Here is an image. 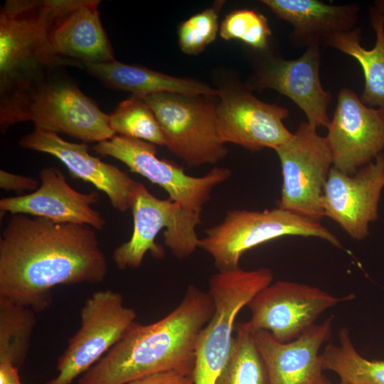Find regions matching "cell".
Here are the masks:
<instances>
[{
    "instance_id": "6da1fadb",
    "label": "cell",
    "mask_w": 384,
    "mask_h": 384,
    "mask_svg": "<svg viewBox=\"0 0 384 384\" xmlns=\"http://www.w3.org/2000/svg\"><path fill=\"white\" fill-rule=\"evenodd\" d=\"M107 261L95 229L11 215L0 237V297L41 311L58 285L99 284Z\"/></svg>"
},
{
    "instance_id": "7a4b0ae2",
    "label": "cell",
    "mask_w": 384,
    "mask_h": 384,
    "mask_svg": "<svg viewBox=\"0 0 384 384\" xmlns=\"http://www.w3.org/2000/svg\"><path fill=\"white\" fill-rule=\"evenodd\" d=\"M213 311L210 294L189 285L178 305L164 318L146 325L134 321L78 384H126L169 370L192 375L198 338Z\"/></svg>"
},
{
    "instance_id": "3957f363",
    "label": "cell",
    "mask_w": 384,
    "mask_h": 384,
    "mask_svg": "<svg viewBox=\"0 0 384 384\" xmlns=\"http://www.w3.org/2000/svg\"><path fill=\"white\" fill-rule=\"evenodd\" d=\"M63 133L85 142H101L116 135L105 114L84 94L63 66L50 68L0 95V129L18 122Z\"/></svg>"
},
{
    "instance_id": "277c9868",
    "label": "cell",
    "mask_w": 384,
    "mask_h": 384,
    "mask_svg": "<svg viewBox=\"0 0 384 384\" xmlns=\"http://www.w3.org/2000/svg\"><path fill=\"white\" fill-rule=\"evenodd\" d=\"M65 0H7L0 11V95L55 66L50 33Z\"/></svg>"
},
{
    "instance_id": "5b68a950",
    "label": "cell",
    "mask_w": 384,
    "mask_h": 384,
    "mask_svg": "<svg viewBox=\"0 0 384 384\" xmlns=\"http://www.w3.org/2000/svg\"><path fill=\"white\" fill-rule=\"evenodd\" d=\"M291 235L317 238L342 247L336 236L320 223L278 207L263 211L228 210L220 223L205 230L198 247L211 256L218 271H226L240 267V260L247 250Z\"/></svg>"
},
{
    "instance_id": "8992f818",
    "label": "cell",
    "mask_w": 384,
    "mask_h": 384,
    "mask_svg": "<svg viewBox=\"0 0 384 384\" xmlns=\"http://www.w3.org/2000/svg\"><path fill=\"white\" fill-rule=\"evenodd\" d=\"M269 268L218 271L209 279L213 314L201 331L192 374L195 384H215L231 351L235 319L240 310L272 282Z\"/></svg>"
},
{
    "instance_id": "52a82bcc",
    "label": "cell",
    "mask_w": 384,
    "mask_h": 384,
    "mask_svg": "<svg viewBox=\"0 0 384 384\" xmlns=\"http://www.w3.org/2000/svg\"><path fill=\"white\" fill-rule=\"evenodd\" d=\"M133 231L130 239L115 248L113 261L120 270L141 266L147 252L156 259L165 255L155 238L165 228L164 242L173 255L184 259L198 247L196 228L201 217L191 215L169 198L159 199L141 183L132 208Z\"/></svg>"
},
{
    "instance_id": "ba28073f",
    "label": "cell",
    "mask_w": 384,
    "mask_h": 384,
    "mask_svg": "<svg viewBox=\"0 0 384 384\" xmlns=\"http://www.w3.org/2000/svg\"><path fill=\"white\" fill-rule=\"evenodd\" d=\"M209 97L161 92L143 98L161 127L166 147L188 166L215 164L228 153L218 135L217 105Z\"/></svg>"
},
{
    "instance_id": "9c48e42d",
    "label": "cell",
    "mask_w": 384,
    "mask_h": 384,
    "mask_svg": "<svg viewBox=\"0 0 384 384\" xmlns=\"http://www.w3.org/2000/svg\"><path fill=\"white\" fill-rule=\"evenodd\" d=\"M307 122L277 146L282 185L277 207L320 223L324 217L321 206L324 189L333 166L325 137Z\"/></svg>"
},
{
    "instance_id": "30bf717a",
    "label": "cell",
    "mask_w": 384,
    "mask_h": 384,
    "mask_svg": "<svg viewBox=\"0 0 384 384\" xmlns=\"http://www.w3.org/2000/svg\"><path fill=\"white\" fill-rule=\"evenodd\" d=\"M92 149L102 156L122 161L131 172L160 186L170 200L193 216L201 217L213 189L231 176L230 169L214 167L203 176H191L182 168L159 159L155 144L118 134L97 143Z\"/></svg>"
},
{
    "instance_id": "8fae6325",
    "label": "cell",
    "mask_w": 384,
    "mask_h": 384,
    "mask_svg": "<svg viewBox=\"0 0 384 384\" xmlns=\"http://www.w3.org/2000/svg\"><path fill=\"white\" fill-rule=\"evenodd\" d=\"M80 314V326L58 359V374L45 384H71L124 336L137 316L123 295L111 289L92 294Z\"/></svg>"
},
{
    "instance_id": "7c38bea8",
    "label": "cell",
    "mask_w": 384,
    "mask_h": 384,
    "mask_svg": "<svg viewBox=\"0 0 384 384\" xmlns=\"http://www.w3.org/2000/svg\"><path fill=\"white\" fill-rule=\"evenodd\" d=\"M353 294L336 297L316 287L290 281L272 282L248 302L251 331L265 330L280 343L292 341L328 309Z\"/></svg>"
},
{
    "instance_id": "4fadbf2b",
    "label": "cell",
    "mask_w": 384,
    "mask_h": 384,
    "mask_svg": "<svg viewBox=\"0 0 384 384\" xmlns=\"http://www.w3.org/2000/svg\"><path fill=\"white\" fill-rule=\"evenodd\" d=\"M325 137L333 167L353 174L384 150V111L366 105L349 88H342Z\"/></svg>"
},
{
    "instance_id": "5bb4252c",
    "label": "cell",
    "mask_w": 384,
    "mask_h": 384,
    "mask_svg": "<svg viewBox=\"0 0 384 384\" xmlns=\"http://www.w3.org/2000/svg\"><path fill=\"white\" fill-rule=\"evenodd\" d=\"M217 132L223 144L233 143L252 151L274 150L292 133L283 123L289 110L260 101L247 90L220 89Z\"/></svg>"
},
{
    "instance_id": "9a60e30c",
    "label": "cell",
    "mask_w": 384,
    "mask_h": 384,
    "mask_svg": "<svg viewBox=\"0 0 384 384\" xmlns=\"http://www.w3.org/2000/svg\"><path fill=\"white\" fill-rule=\"evenodd\" d=\"M383 188V153L351 175L332 166L321 199L324 216L353 239H364L369 234V225L378 218Z\"/></svg>"
},
{
    "instance_id": "2e32d148",
    "label": "cell",
    "mask_w": 384,
    "mask_h": 384,
    "mask_svg": "<svg viewBox=\"0 0 384 384\" xmlns=\"http://www.w3.org/2000/svg\"><path fill=\"white\" fill-rule=\"evenodd\" d=\"M19 145L58 159L73 177L89 182L105 193L114 209L119 212L132 210L141 183L117 166L91 155L85 143L70 142L55 132L34 128L21 138Z\"/></svg>"
},
{
    "instance_id": "e0dca14e",
    "label": "cell",
    "mask_w": 384,
    "mask_h": 384,
    "mask_svg": "<svg viewBox=\"0 0 384 384\" xmlns=\"http://www.w3.org/2000/svg\"><path fill=\"white\" fill-rule=\"evenodd\" d=\"M40 186L35 191L0 200L1 215L6 213L48 218L58 223L85 224L102 230L106 220L92 206L99 201L96 191L84 193L72 188L64 174L48 166L39 172Z\"/></svg>"
},
{
    "instance_id": "ac0fdd59",
    "label": "cell",
    "mask_w": 384,
    "mask_h": 384,
    "mask_svg": "<svg viewBox=\"0 0 384 384\" xmlns=\"http://www.w3.org/2000/svg\"><path fill=\"white\" fill-rule=\"evenodd\" d=\"M319 66V44L308 46L296 59L270 57L257 71L256 85L285 95L304 112L309 124L327 128L331 95L321 86Z\"/></svg>"
},
{
    "instance_id": "d6986e66",
    "label": "cell",
    "mask_w": 384,
    "mask_h": 384,
    "mask_svg": "<svg viewBox=\"0 0 384 384\" xmlns=\"http://www.w3.org/2000/svg\"><path fill=\"white\" fill-rule=\"evenodd\" d=\"M332 317L294 340L280 343L265 330L251 331L265 363L270 384H331L324 375L319 350L331 337Z\"/></svg>"
},
{
    "instance_id": "ffe728a7",
    "label": "cell",
    "mask_w": 384,
    "mask_h": 384,
    "mask_svg": "<svg viewBox=\"0 0 384 384\" xmlns=\"http://www.w3.org/2000/svg\"><path fill=\"white\" fill-rule=\"evenodd\" d=\"M99 0H65L50 33L54 55L71 66L115 60L112 46L102 26Z\"/></svg>"
},
{
    "instance_id": "44dd1931",
    "label": "cell",
    "mask_w": 384,
    "mask_h": 384,
    "mask_svg": "<svg viewBox=\"0 0 384 384\" xmlns=\"http://www.w3.org/2000/svg\"><path fill=\"white\" fill-rule=\"evenodd\" d=\"M279 18L293 27L289 36L294 46L320 44L331 36L354 29L358 16L356 4L341 6L317 0H263Z\"/></svg>"
},
{
    "instance_id": "7402d4cb",
    "label": "cell",
    "mask_w": 384,
    "mask_h": 384,
    "mask_svg": "<svg viewBox=\"0 0 384 384\" xmlns=\"http://www.w3.org/2000/svg\"><path fill=\"white\" fill-rule=\"evenodd\" d=\"M84 69L105 87L145 97L161 92L187 96H218L219 90L188 79L170 76L147 68L120 63L84 64Z\"/></svg>"
},
{
    "instance_id": "603a6c76",
    "label": "cell",
    "mask_w": 384,
    "mask_h": 384,
    "mask_svg": "<svg viewBox=\"0 0 384 384\" xmlns=\"http://www.w3.org/2000/svg\"><path fill=\"white\" fill-rule=\"evenodd\" d=\"M370 18L376 36L372 49L361 46V30L358 28L334 35L324 43L356 60L363 70L365 81L361 101L370 107H377L384 111V15L371 7Z\"/></svg>"
},
{
    "instance_id": "cb8c5ba5",
    "label": "cell",
    "mask_w": 384,
    "mask_h": 384,
    "mask_svg": "<svg viewBox=\"0 0 384 384\" xmlns=\"http://www.w3.org/2000/svg\"><path fill=\"white\" fill-rule=\"evenodd\" d=\"M324 370L348 384H384V361H370L356 350L347 328L338 331V345L329 343L321 354Z\"/></svg>"
},
{
    "instance_id": "d4e9b609",
    "label": "cell",
    "mask_w": 384,
    "mask_h": 384,
    "mask_svg": "<svg viewBox=\"0 0 384 384\" xmlns=\"http://www.w3.org/2000/svg\"><path fill=\"white\" fill-rule=\"evenodd\" d=\"M36 324L35 311L0 297V363L21 368L27 357Z\"/></svg>"
},
{
    "instance_id": "484cf974",
    "label": "cell",
    "mask_w": 384,
    "mask_h": 384,
    "mask_svg": "<svg viewBox=\"0 0 384 384\" xmlns=\"http://www.w3.org/2000/svg\"><path fill=\"white\" fill-rule=\"evenodd\" d=\"M215 384H270L265 363L247 322L238 324L228 358Z\"/></svg>"
},
{
    "instance_id": "4316f807",
    "label": "cell",
    "mask_w": 384,
    "mask_h": 384,
    "mask_svg": "<svg viewBox=\"0 0 384 384\" xmlns=\"http://www.w3.org/2000/svg\"><path fill=\"white\" fill-rule=\"evenodd\" d=\"M116 134L166 146V139L154 113L140 97L132 95L120 102L109 115Z\"/></svg>"
},
{
    "instance_id": "83f0119b",
    "label": "cell",
    "mask_w": 384,
    "mask_h": 384,
    "mask_svg": "<svg viewBox=\"0 0 384 384\" xmlns=\"http://www.w3.org/2000/svg\"><path fill=\"white\" fill-rule=\"evenodd\" d=\"M220 35L225 40L239 39L255 49L267 47L272 31L262 14L250 9L235 10L221 23Z\"/></svg>"
},
{
    "instance_id": "f1b7e54d",
    "label": "cell",
    "mask_w": 384,
    "mask_h": 384,
    "mask_svg": "<svg viewBox=\"0 0 384 384\" xmlns=\"http://www.w3.org/2000/svg\"><path fill=\"white\" fill-rule=\"evenodd\" d=\"M218 27V15L215 7L193 15L179 28L181 50L188 55L198 54L215 39Z\"/></svg>"
},
{
    "instance_id": "f546056e",
    "label": "cell",
    "mask_w": 384,
    "mask_h": 384,
    "mask_svg": "<svg viewBox=\"0 0 384 384\" xmlns=\"http://www.w3.org/2000/svg\"><path fill=\"white\" fill-rule=\"evenodd\" d=\"M41 182L34 177L26 176L0 170V187L6 191L17 193L35 191L40 186Z\"/></svg>"
},
{
    "instance_id": "4dcf8cb0",
    "label": "cell",
    "mask_w": 384,
    "mask_h": 384,
    "mask_svg": "<svg viewBox=\"0 0 384 384\" xmlns=\"http://www.w3.org/2000/svg\"><path fill=\"white\" fill-rule=\"evenodd\" d=\"M126 384H195L192 375L175 370L164 371L144 376Z\"/></svg>"
},
{
    "instance_id": "1f68e13d",
    "label": "cell",
    "mask_w": 384,
    "mask_h": 384,
    "mask_svg": "<svg viewBox=\"0 0 384 384\" xmlns=\"http://www.w3.org/2000/svg\"><path fill=\"white\" fill-rule=\"evenodd\" d=\"M18 370L9 363H0V384H22Z\"/></svg>"
},
{
    "instance_id": "d6a6232c",
    "label": "cell",
    "mask_w": 384,
    "mask_h": 384,
    "mask_svg": "<svg viewBox=\"0 0 384 384\" xmlns=\"http://www.w3.org/2000/svg\"><path fill=\"white\" fill-rule=\"evenodd\" d=\"M378 12L384 15V0L383 1H376L375 3L374 7Z\"/></svg>"
},
{
    "instance_id": "836d02e7",
    "label": "cell",
    "mask_w": 384,
    "mask_h": 384,
    "mask_svg": "<svg viewBox=\"0 0 384 384\" xmlns=\"http://www.w3.org/2000/svg\"><path fill=\"white\" fill-rule=\"evenodd\" d=\"M339 384H348V383L341 382Z\"/></svg>"
}]
</instances>
